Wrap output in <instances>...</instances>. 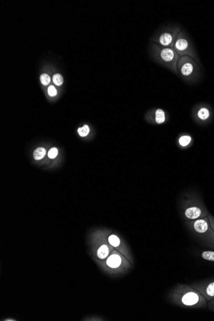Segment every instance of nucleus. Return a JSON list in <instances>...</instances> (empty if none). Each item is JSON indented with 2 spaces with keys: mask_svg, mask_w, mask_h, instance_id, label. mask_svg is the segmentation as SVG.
Wrapping results in <instances>:
<instances>
[{
  "mask_svg": "<svg viewBox=\"0 0 214 321\" xmlns=\"http://www.w3.org/2000/svg\"><path fill=\"white\" fill-rule=\"evenodd\" d=\"M167 299L171 303L185 308H205L208 303L198 290L185 284H178L171 289Z\"/></svg>",
  "mask_w": 214,
  "mask_h": 321,
  "instance_id": "nucleus-1",
  "label": "nucleus"
},
{
  "mask_svg": "<svg viewBox=\"0 0 214 321\" xmlns=\"http://www.w3.org/2000/svg\"><path fill=\"white\" fill-rule=\"evenodd\" d=\"M187 227L199 241L211 250H214V231L207 217L190 220Z\"/></svg>",
  "mask_w": 214,
  "mask_h": 321,
  "instance_id": "nucleus-2",
  "label": "nucleus"
},
{
  "mask_svg": "<svg viewBox=\"0 0 214 321\" xmlns=\"http://www.w3.org/2000/svg\"><path fill=\"white\" fill-rule=\"evenodd\" d=\"M183 201V214L186 220H192L207 217L208 212L203 201L194 194L188 195Z\"/></svg>",
  "mask_w": 214,
  "mask_h": 321,
  "instance_id": "nucleus-3",
  "label": "nucleus"
},
{
  "mask_svg": "<svg viewBox=\"0 0 214 321\" xmlns=\"http://www.w3.org/2000/svg\"><path fill=\"white\" fill-rule=\"evenodd\" d=\"M190 285L198 290L208 302L214 299V277L194 283Z\"/></svg>",
  "mask_w": 214,
  "mask_h": 321,
  "instance_id": "nucleus-4",
  "label": "nucleus"
},
{
  "mask_svg": "<svg viewBox=\"0 0 214 321\" xmlns=\"http://www.w3.org/2000/svg\"><path fill=\"white\" fill-rule=\"evenodd\" d=\"M160 58L163 62L169 64H175L178 59V54L175 49L170 48H163L159 52Z\"/></svg>",
  "mask_w": 214,
  "mask_h": 321,
  "instance_id": "nucleus-5",
  "label": "nucleus"
},
{
  "mask_svg": "<svg viewBox=\"0 0 214 321\" xmlns=\"http://www.w3.org/2000/svg\"><path fill=\"white\" fill-rule=\"evenodd\" d=\"M105 265L111 270H119L124 265L123 257L118 253H112L107 257Z\"/></svg>",
  "mask_w": 214,
  "mask_h": 321,
  "instance_id": "nucleus-6",
  "label": "nucleus"
},
{
  "mask_svg": "<svg viewBox=\"0 0 214 321\" xmlns=\"http://www.w3.org/2000/svg\"><path fill=\"white\" fill-rule=\"evenodd\" d=\"M174 42V35L169 32H165L160 35L158 43L160 45L166 47L171 46Z\"/></svg>",
  "mask_w": 214,
  "mask_h": 321,
  "instance_id": "nucleus-7",
  "label": "nucleus"
},
{
  "mask_svg": "<svg viewBox=\"0 0 214 321\" xmlns=\"http://www.w3.org/2000/svg\"><path fill=\"white\" fill-rule=\"evenodd\" d=\"M189 42L186 39L180 38L178 39L175 43V49L178 53H182L188 49Z\"/></svg>",
  "mask_w": 214,
  "mask_h": 321,
  "instance_id": "nucleus-8",
  "label": "nucleus"
},
{
  "mask_svg": "<svg viewBox=\"0 0 214 321\" xmlns=\"http://www.w3.org/2000/svg\"><path fill=\"white\" fill-rule=\"evenodd\" d=\"M110 248L107 244H103L97 251V256L100 260H104L108 257L110 253Z\"/></svg>",
  "mask_w": 214,
  "mask_h": 321,
  "instance_id": "nucleus-9",
  "label": "nucleus"
},
{
  "mask_svg": "<svg viewBox=\"0 0 214 321\" xmlns=\"http://www.w3.org/2000/svg\"><path fill=\"white\" fill-rule=\"evenodd\" d=\"M194 71V66L191 62H185L180 67V72L182 75L188 76L191 75Z\"/></svg>",
  "mask_w": 214,
  "mask_h": 321,
  "instance_id": "nucleus-10",
  "label": "nucleus"
},
{
  "mask_svg": "<svg viewBox=\"0 0 214 321\" xmlns=\"http://www.w3.org/2000/svg\"><path fill=\"white\" fill-rule=\"evenodd\" d=\"M109 244L114 247L118 248L121 246V241L119 237L115 235H110L108 237Z\"/></svg>",
  "mask_w": 214,
  "mask_h": 321,
  "instance_id": "nucleus-11",
  "label": "nucleus"
},
{
  "mask_svg": "<svg viewBox=\"0 0 214 321\" xmlns=\"http://www.w3.org/2000/svg\"><path fill=\"white\" fill-rule=\"evenodd\" d=\"M155 120L156 123L162 124L166 120L165 112L162 109H157L155 112Z\"/></svg>",
  "mask_w": 214,
  "mask_h": 321,
  "instance_id": "nucleus-12",
  "label": "nucleus"
},
{
  "mask_svg": "<svg viewBox=\"0 0 214 321\" xmlns=\"http://www.w3.org/2000/svg\"><path fill=\"white\" fill-rule=\"evenodd\" d=\"M201 256L206 261H214V250L205 251L201 253Z\"/></svg>",
  "mask_w": 214,
  "mask_h": 321,
  "instance_id": "nucleus-13",
  "label": "nucleus"
},
{
  "mask_svg": "<svg viewBox=\"0 0 214 321\" xmlns=\"http://www.w3.org/2000/svg\"><path fill=\"white\" fill-rule=\"evenodd\" d=\"M46 155V150L43 148H38L33 152V157L35 160H38L43 158Z\"/></svg>",
  "mask_w": 214,
  "mask_h": 321,
  "instance_id": "nucleus-14",
  "label": "nucleus"
},
{
  "mask_svg": "<svg viewBox=\"0 0 214 321\" xmlns=\"http://www.w3.org/2000/svg\"><path fill=\"white\" fill-rule=\"evenodd\" d=\"M210 116V111L206 108H201L197 111V117L201 120H206Z\"/></svg>",
  "mask_w": 214,
  "mask_h": 321,
  "instance_id": "nucleus-15",
  "label": "nucleus"
},
{
  "mask_svg": "<svg viewBox=\"0 0 214 321\" xmlns=\"http://www.w3.org/2000/svg\"><path fill=\"white\" fill-rule=\"evenodd\" d=\"M191 141H192V138L191 136L183 135V136L180 137V138L178 140V142H179V144L180 146H181L182 147H185V146H187L190 144Z\"/></svg>",
  "mask_w": 214,
  "mask_h": 321,
  "instance_id": "nucleus-16",
  "label": "nucleus"
},
{
  "mask_svg": "<svg viewBox=\"0 0 214 321\" xmlns=\"http://www.w3.org/2000/svg\"><path fill=\"white\" fill-rule=\"evenodd\" d=\"M90 129L87 125H84L82 128H79L78 129V132L79 135L81 137H85L89 133Z\"/></svg>",
  "mask_w": 214,
  "mask_h": 321,
  "instance_id": "nucleus-17",
  "label": "nucleus"
},
{
  "mask_svg": "<svg viewBox=\"0 0 214 321\" xmlns=\"http://www.w3.org/2000/svg\"><path fill=\"white\" fill-rule=\"evenodd\" d=\"M53 82L55 83L57 85L60 86L63 83L64 80H63V77H62V76L61 75H60V74H55L53 77Z\"/></svg>",
  "mask_w": 214,
  "mask_h": 321,
  "instance_id": "nucleus-18",
  "label": "nucleus"
},
{
  "mask_svg": "<svg viewBox=\"0 0 214 321\" xmlns=\"http://www.w3.org/2000/svg\"><path fill=\"white\" fill-rule=\"evenodd\" d=\"M50 81H51V79H50V77L48 75H47V74H43L41 76V81L43 85H48L49 83H50Z\"/></svg>",
  "mask_w": 214,
  "mask_h": 321,
  "instance_id": "nucleus-19",
  "label": "nucleus"
},
{
  "mask_svg": "<svg viewBox=\"0 0 214 321\" xmlns=\"http://www.w3.org/2000/svg\"><path fill=\"white\" fill-rule=\"evenodd\" d=\"M58 155V149L56 148H51L48 152V157L49 158H55Z\"/></svg>",
  "mask_w": 214,
  "mask_h": 321,
  "instance_id": "nucleus-20",
  "label": "nucleus"
},
{
  "mask_svg": "<svg viewBox=\"0 0 214 321\" xmlns=\"http://www.w3.org/2000/svg\"><path fill=\"white\" fill-rule=\"evenodd\" d=\"M48 94L51 96V97H53V96H55L57 95V90L55 88L54 86L53 85H50L48 88Z\"/></svg>",
  "mask_w": 214,
  "mask_h": 321,
  "instance_id": "nucleus-21",
  "label": "nucleus"
},
{
  "mask_svg": "<svg viewBox=\"0 0 214 321\" xmlns=\"http://www.w3.org/2000/svg\"><path fill=\"white\" fill-rule=\"evenodd\" d=\"M207 217L208 219V221L210 222V225L212 230L214 231V217H213L210 214H208Z\"/></svg>",
  "mask_w": 214,
  "mask_h": 321,
  "instance_id": "nucleus-22",
  "label": "nucleus"
},
{
  "mask_svg": "<svg viewBox=\"0 0 214 321\" xmlns=\"http://www.w3.org/2000/svg\"><path fill=\"white\" fill-rule=\"evenodd\" d=\"M207 306L208 309L210 310V311H212L214 312V299H212L211 301H208V303H207Z\"/></svg>",
  "mask_w": 214,
  "mask_h": 321,
  "instance_id": "nucleus-23",
  "label": "nucleus"
}]
</instances>
